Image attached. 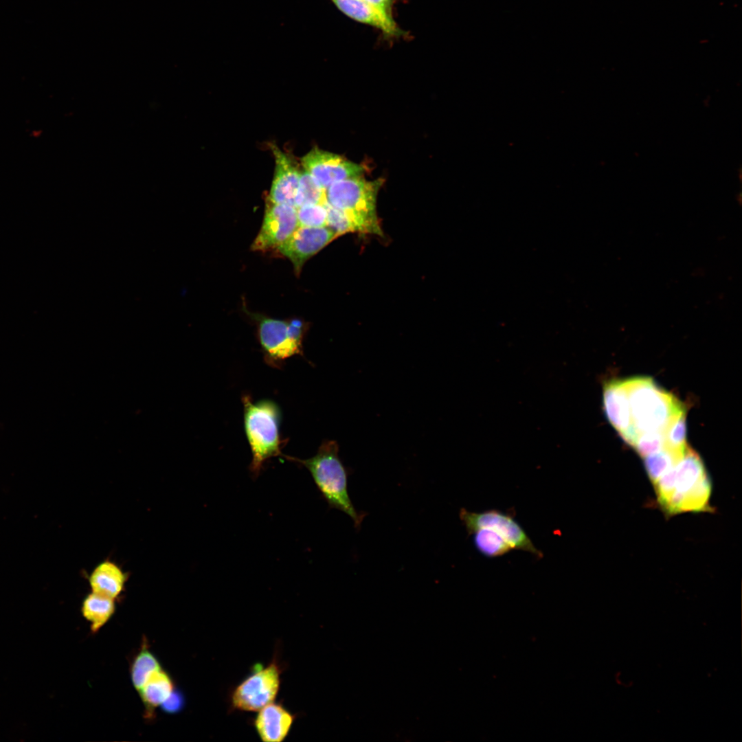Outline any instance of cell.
Segmentation results:
<instances>
[{"mask_svg": "<svg viewBox=\"0 0 742 742\" xmlns=\"http://www.w3.org/2000/svg\"><path fill=\"white\" fill-rule=\"evenodd\" d=\"M633 447L642 458L661 449H665L664 434L657 431L644 433L638 437Z\"/></svg>", "mask_w": 742, "mask_h": 742, "instance_id": "obj_24", "label": "cell"}, {"mask_svg": "<svg viewBox=\"0 0 742 742\" xmlns=\"http://www.w3.org/2000/svg\"><path fill=\"white\" fill-rule=\"evenodd\" d=\"M174 683L162 668L154 673L138 691L148 716L168 697L174 690Z\"/></svg>", "mask_w": 742, "mask_h": 742, "instance_id": "obj_17", "label": "cell"}, {"mask_svg": "<svg viewBox=\"0 0 742 742\" xmlns=\"http://www.w3.org/2000/svg\"><path fill=\"white\" fill-rule=\"evenodd\" d=\"M298 227L297 208L268 201L263 223L252 249L258 251L278 249Z\"/></svg>", "mask_w": 742, "mask_h": 742, "instance_id": "obj_9", "label": "cell"}, {"mask_svg": "<svg viewBox=\"0 0 742 742\" xmlns=\"http://www.w3.org/2000/svg\"><path fill=\"white\" fill-rule=\"evenodd\" d=\"M254 726L264 742H281L288 736L295 716L281 704L271 702L258 711Z\"/></svg>", "mask_w": 742, "mask_h": 742, "instance_id": "obj_14", "label": "cell"}, {"mask_svg": "<svg viewBox=\"0 0 742 742\" xmlns=\"http://www.w3.org/2000/svg\"><path fill=\"white\" fill-rule=\"evenodd\" d=\"M271 148L276 166L268 201L295 207V200L301 172L294 161L278 147L272 145Z\"/></svg>", "mask_w": 742, "mask_h": 742, "instance_id": "obj_13", "label": "cell"}, {"mask_svg": "<svg viewBox=\"0 0 742 742\" xmlns=\"http://www.w3.org/2000/svg\"><path fill=\"white\" fill-rule=\"evenodd\" d=\"M381 183L361 175L337 181L326 190V202L346 215L354 232L383 236L376 213Z\"/></svg>", "mask_w": 742, "mask_h": 742, "instance_id": "obj_5", "label": "cell"}, {"mask_svg": "<svg viewBox=\"0 0 742 742\" xmlns=\"http://www.w3.org/2000/svg\"><path fill=\"white\" fill-rule=\"evenodd\" d=\"M368 3L380 10L387 15L393 16L394 0H363Z\"/></svg>", "mask_w": 742, "mask_h": 742, "instance_id": "obj_27", "label": "cell"}, {"mask_svg": "<svg viewBox=\"0 0 742 742\" xmlns=\"http://www.w3.org/2000/svg\"><path fill=\"white\" fill-rule=\"evenodd\" d=\"M244 429L251 452L249 471L256 478L271 458L282 456L280 426L281 411L269 399L254 401L249 395L242 397Z\"/></svg>", "mask_w": 742, "mask_h": 742, "instance_id": "obj_4", "label": "cell"}, {"mask_svg": "<svg viewBox=\"0 0 742 742\" xmlns=\"http://www.w3.org/2000/svg\"><path fill=\"white\" fill-rule=\"evenodd\" d=\"M337 237L326 227L299 226L293 234L277 249L293 263L296 272L304 262Z\"/></svg>", "mask_w": 742, "mask_h": 742, "instance_id": "obj_11", "label": "cell"}, {"mask_svg": "<svg viewBox=\"0 0 742 742\" xmlns=\"http://www.w3.org/2000/svg\"><path fill=\"white\" fill-rule=\"evenodd\" d=\"M459 517L469 535L477 529L489 528L497 533L513 550L531 553L538 559L543 556V553L535 546L526 532L510 513L496 509L475 513L462 508L460 510Z\"/></svg>", "mask_w": 742, "mask_h": 742, "instance_id": "obj_8", "label": "cell"}, {"mask_svg": "<svg viewBox=\"0 0 742 742\" xmlns=\"http://www.w3.org/2000/svg\"><path fill=\"white\" fill-rule=\"evenodd\" d=\"M344 15L358 23L379 30L388 40L404 38L409 33L390 16L363 0H331Z\"/></svg>", "mask_w": 742, "mask_h": 742, "instance_id": "obj_12", "label": "cell"}, {"mask_svg": "<svg viewBox=\"0 0 742 742\" xmlns=\"http://www.w3.org/2000/svg\"><path fill=\"white\" fill-rule=\"evenodd\" d=\"M653 485L660 506L669 514L708 508L711 484L701 458L690 447Z\"/></svg>", "mask_w": 742, "mask_h": 742, "instance_id": "obj_1", "label": "cell"}, {"mask_svg": "<svg viewBox=\"0 0 742 742\" xmlns=\"http://www.w3.org/2000/svg\"><path fill=\"white\" fill-rule=\"evenodd\" d=\"M302 164L325 190L334 183L359 176L363 171L361 166L317 148L302 157Z\"/></svg>", "mask_w": 742, "mask_h": 742, "instance_id": "obj_10", "label": "cell"}, {"mask_svg": "<svg viewBox=\"0 0 742 742\" xmlns=\"http://www.w3.org/2000/svg\"><path fill=\"white\" fill-rule=\"evenodd\" d=\"M327 209V225L337 236L348 232H354L352 226L346 215L340 210L326 203Z\"/></svg>", "mask_w": 742, "mask_h": 742, "instance_id": "obj_25", "label": "cell"}, {"mask_svg": "<svg viewBox=\"0 0 742 742\" xmlns=\"http://www.w3.org/2000/svg\"><path fill=\"white\" fill-rule=\"evenodd\" d=\"M299 226L326 227L327 225V209L325 204H311L297 208Z\"/></svg>", "mask_w": 742, "mask_h": 742, "instance_id": "obj_23", "label": "cell"}, {"mask_svg": "<svg viewBox=\"0 0 742 742\" xmlns=\"http://www.w3.org/2000/svg\"><path fill=\"white\" fill-rule=\"evenodd\" d=\"M282 669L275 657L267 666L254 671L231 694L232 708L258 711L276 699L280 686Z\"/></svg>", "mask_w": 742, "mask_h": 742, "instance_id": "obj_7", "label": "cell"}, {"mask_svg": "<svg viewBox=\"0 0 742 742\" xmlns=\"http://www.w3.org/2000/svg\"><path fill=\"white\" fill-rule=\"evenodd\" d=\"M472 535L476 549L486 557L501 556L513 550L508 543L491 529L480 528Z\"/></svg>", "mask_w": 742, "mask_h": 742, "instance_id": "obj_20", "label": "cell"}, {"mask_svg": "<svg viewBox=\"0 0 742 742\" xmlns=\"http://www.w3.org/2000/svg\"><path fill=\"white\" fill-rule=\"evenodd\" d=\"M295 207L311 204H325L326 190L306 172H301L295 196Z\"/></svg>", "mask_w": 742, "mask_h": 742, "instance_id": "obj_21", "label": "cell"}, {"mask_svg": "<svg viewBox=\"0 0 742 742\" xmlns=\"http://www.w3.org/2000/svg\"><path fill=\"white\" fill-rule=\"evenodd\" d=\"M126 578V574L116 563L104 561L91 572L89 582L92 592L115 599L123 591Z\"/></svg>", "mask_w": 742, "mask_h": 742, "instance_id": "obj_16", "label": "cell"}, {"mask_svg": "<svg viewBox=\"0 0 742 742\" xmlns=\"http://www.w3.org/2000/svg\"><path fill=\"white\" fill-rule=\"evenodd\" d=\"M603 402L607 418L621 435L631 423L629 399L623 380H613L604 385Z\"/></svg>", "mask_w": 742, "mask_h": 742, "instance_id": "obj_15", "label": "cell"}, {"mask_svg": "<svg viewBox=\"0 0 742 742\" xmlns=\"http://www.w3.org/2000/svg\"><path fill=\"white\" fill-rule=\"evenodd\" d=\"M81 610L82 616L90 623L92 632L95 633L114 614L115 599L91 592L84 598Z\"/></svg>", "mask_w": 742, "mask_h": 742, "instance_id": "obj_18", "label": "cell"}, {"mask_svg": "<svg viewBox=\"0 0 742 742\" xmlns=\"http://www.w3.org/2000/svg\"><path fill=\"white\" fill-rule=\"evenodd\" d=\"M161 668L156 656L148 647L143 646L131 666V677L134 688L139 691L149 677Z\"/></svg>", "mask_w": 742, "mask_h": 742, "instance_id": "obj_19", "label": "cell"}, {"mask_svg": "<svg viewBox=\"0 0 742 742\" xmlns=\"http://www.w3.org/2000/svg\"><path fill=\"white\" fill-rule=\"evenodd\" d=\"M258 340L266 363L280 368L287 359L303 356L306 324L300 319L280 320L258 318Z\"/></svg>", "mask_w": 742, "mask_h": 742, "instance_id": "obj_6", "label": "cell"}, {"mask_svg": "<svg viewBox=\"0 0 742 742\" xmlns=\"http://www.w3.org/2000/svg\"><path fill=\"white\" fill-rule=\"evenodd\" d=\"M623 382L627 392L631 423L620 436L631 447L644 433L664 434L671 420L685 410L675 396L662 390L649 377L637 376Z\"/></svg>", "mask_w": 742, "mask_h": 742, "instance_id": "obj_2", "label": "cell"}, {"mask_svg": "<svg viewBox=\"0 0 742 742\" xmlns=\"http://www.w3.org/2000/svg\"><path fill=\"white\" fill-rule=\"evenodd\" d=\"M185 699L183 694L174 689L168 697L161 704V709L168 714H175L183 708Z\"/></svg>", "mask_w": 742, "mask_h": 742, "instance_id": "obj_26", "label": "cell"}, {"mask_svg": "<svg viewBox=\"0 0 742 742\" xmlns=\"http://www.w3.org/2000/svg\"><path fill=\"white\" fill-rule=\"evenodd\" d=\"M684 455H677L663 449L644 457V466L653 484L678 463Z\"/></svg>", "mask_w": 742, "mask_h": 742, "instance_id": "obj_22", "label": "cell"}, {"mask_svg": "<svg viewBox=\"0 0 742 742\" xmlns=\"http://www.w3.org/2000/svg\"><path fill=\"white\" fill-rule=\"evenodd\" d=\"M289 461L303 465L309 471L321 495L330 508H336L348 515L357 530L367 513L358 512L348 491L349 471L339 456V445L335 440H325L317 453L308 459L283 456Z\"/></svg>", "mask_w": 742, "mask_h": 742, "instance_id": "obj_3", "label": "cell"}]
</instances>
